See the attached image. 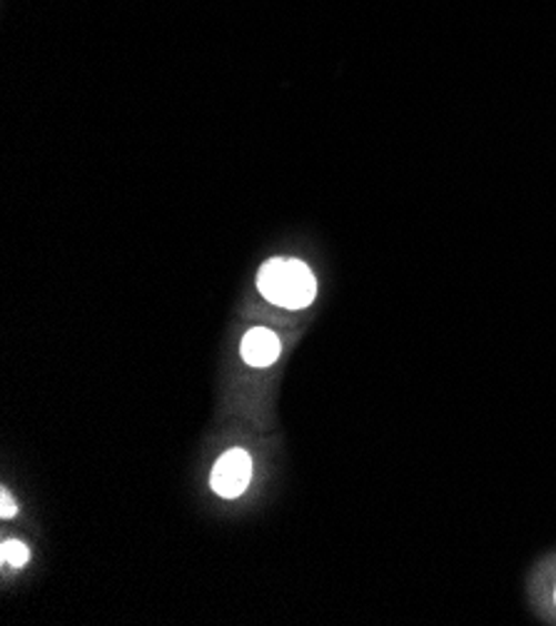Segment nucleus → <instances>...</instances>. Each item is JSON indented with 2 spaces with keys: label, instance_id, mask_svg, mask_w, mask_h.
<instances>
[{
  "label": "nucleus",
  "instance_id": "f257e3e1",
  "mask_svg": "<svg viewBox=\"0 0 556 626\" xmlns=\"http://www.w3.org/2000/svg\"><path fill=\"white\" fill-rule=\"evenodd\" d=\"M257 287L270 302L287 310H302L315 300L317 282L310 267L300 260H270L257 275Z\"/></svg>",
  "mask_w": 556,
  "mask_h": 626
},
{
  "label": "nucleus",
  "instance_id": "f03ea898",
  "mask_svg": "<svg viewBox=\"0 0 556 626\" xmlns=\"http://www.w3.org/2000/svg\"><path fill=\"white\" fill-rule=\"evenodd\" d=\"M250 477H252L250 454L245 450H230L215 462L210 484H212V489L220 494V497L235 499L247 489Z\"/></svg>",
  "mask_w": 556,
  "mask_h": 626
},
{
  "label": "nucleus",
  "instance_id": "7ed1b4c3",
  "mask_svg": "<svg viewBox=\"0 0 556 626\" xmlns=\"http://www.w3.org/2000/svg\"><path fill=\"white\" fill-rule=\"evenodd\" d=\"M280 357V337L265 327L250 330L242 340V360L252 367H270Z\"/></svg>",
  "mask_w": 556,
  "mask_h": 626
},
{
  "label": "nucleus",
  "instance_id": "20e7f679",
  "mask_svg": "<svg viewBox=\"0 0 556 626\" xmlns=\"http://www.w3.org/2000/svg\"><path fill=\"white\" fill-rule=\"evenodd\" d=\"M0 557H3V562L8 564V567H26V562H28V547L23 542H18V539H8L3 542V549H0Z\"/></svg>",
  "mask_w": 556,
  "mask_h": 626
},
{
  "label": "nucleus",
  "instance_id": "39448f33",
  "mask_svg": "<svg viewBox=\"0 0 556 626\" xmlns=\"http://www.w3.org/2000/svg\"><path fill=\"white\" fill-rule=\"evenodd\" d=\"M16 512H18V507L13 504V499H10V494L8 492L0 494V517L8 519V517H13Z\"/></svg>",
  "mask_w": 556,
  "mask_h": 626
},
{
  "label": "nucleus",
  "instance_id": "423d86ee",
  "mask_svg": "<svg viewBox=\"0 0 556 626\" xmlns=\"http://www.w3.org/2000/svg\"><path fill=\"white\" fill-rule=\"evenodd\" d=\"M554 599H556V587H554Z\"/></svg>",
  "mask_w": 556,
  "mask_h": 626
}]
</instances>
